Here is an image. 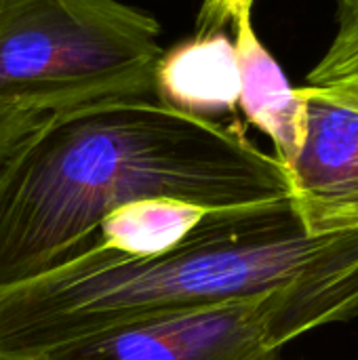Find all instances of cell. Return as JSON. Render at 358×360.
Listing matches in <instances>:
<instances>
[{"instance_id":"6","label":"cell","mask_w":358,"mask_h":360,"mask_svg":"<svg viewBox=\"0 0 358 360\" xmlns=\"http://www.w3.org/2000/svg\"><path fill=\"white\" fill-rule=\"evenodd\" d=\"M253 6L255 0H203L196 23L228 27L243 78L241 110L247 122L270 137L274 156L287 167L302 143L304 110L295 86L255 32Z\"/></svg>"},{"instance_id":"2","label":"cell","mask_w":358,"mask_h":360,"mask_svg":"<svg viewBox=\"0 0 358 360\" xmlns=\"http://www.w3.org/2000/svg\"><path fill=\"white\" fill-rule=\"evenodd\" d=\"M352 276L358 230L310 234L289 198L211 211L160 257H129L93 238L51 270L0 285V360H44L148 319Z\"/></svg>"},{"instance_id":"10","label":"cell","mask_w":358,"mask_h":360,"mask_svg":"<svg viewBox=\"0 0 358 360\" xmlns=\"http://www.w3.org/2000/svg\"><path fill=\"white\" fill-rule=\"evenodd\" d=\"M51 116L40 112L0 105V167L44 124Z\"/></svg>"},{"instance_id":"7","label":"cell","mask_w":358,"mask_h":360,"mask_svg":"<svg viewBox=\"0 0 358 360\" xmlns=\"http://www.w3.org/2000/svg\"><path fill=\"white\" fill-rule=\"evenodd\" d=\"M156 97L207 118L236 112L243 78L228 27L196 23L190 38L165 51L156 68Z\"/></svg>"},{"instance_id":"8","label":"cell","mask_w":358,"mask_h":360,"mask_svg":"<svg viewBox=\"0 0 358 360\" xmlns=\"http://www.w3.org/2000/svg\"><path fill=\"white\" fill-rule=\"evenodd\" d=\"M209 213L207 207L175 198H143L112 211L95 240L129 257H160L181 247Z\"/></svg>"},{"instance_id":"9","label":"cell","mask_w":358,"mask_h":360,"mask_svg":"<svg viewBox=\"0 0 358 360\" xmlns=\"http://www.w3.org/2000/svg\"><path fill=\"white\" fill-rule=\"evenodd\" d=\"M306 84L358 89V0H340L335 36L321 61L308 72Z\"/></svg>"},{"instance_id":"4","label":"cell","mask_w":358,"mask_h":360,"mask_svg":"<svg viewBox=\"0 0 358 360\" xmlns=\"http://www.w3.org/2000/svg\"><path fill=\"white\" fill-rule=\"evenodd\" d=\"M358 316V276L308 283L148 319L44 360H279L298 338Z\"/></svg>"},{"instance_id":"5","label":"cell","mask_w":358,"mask_h":360,"mask_svg":"<svg viewBox=\"0 0 358 360\" xmlns=\"http://www.w3.org/2000/svg\"><path fill=\"white\" fill-rule=\"evenodd\" d=\"M302 143L285 167L289 200L310 234L358 230V89L300 84Z\"/></svg>"},{"instance_id":"1","label":"cell","mask_w":358,"mask_h":360,"mask_svg":"<svg viewBox=\"0 0 358 360\" xmlns=\"http://www.w3.org/2000/svg\"><path fill=\"white\" fill-rule=\"evenodd\" d=\"M143 198L241 209L289 198V177L241 124L158 97L49 118L0 167V285L65 262Z\"/></svg>"},{"instance_id":"3","label":"cell","mask_w":358,"mask_h":360,"mask_svg":"<svg viewBox=\"0 0 358 360\" xmlns=\"http://www.w3.org/2000/svg\"><path fill=\"white\" fill-rule=\"evenodd\" d=\"M154 15L122 0H0V105L51 118L156 97Z\"/></svg>"}]
</instances>
